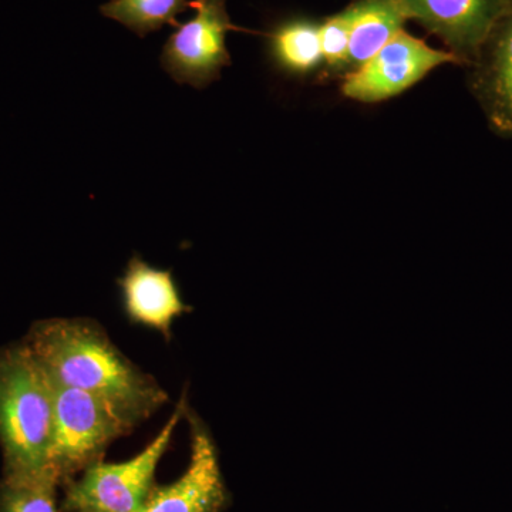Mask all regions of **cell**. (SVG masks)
Instances as JSON below:
<instances>
[{
    "instance_id": "cell-1",
    "label": "cell",
    "mask_w": 512,
    "mask_h": 512,
    "mask_svg": "<svg viewBox=\"0 0 512 512\" xmlns=\"http://www.w3.org/2000/svg\"><path fill=\"white\" fill-rule=\"evenodd\" d=\"M23 342L52 382L107 400L136 423L167 403L160 384L134 366L90 320H40Z\"/></svg>"
},
{
    "instance_id": "cell-2",
    "label": "cell",
    "mask_w": 512,
    "mask_h": 512,
    "mask_svg": "<svg viewBox=\"0 0 512 512\" xmlns=\"http://www.w3.org/2000/svg\"><path fill=\"white\" fill-rule=\"evenodd\" d=\"M52 437L53 394L46 373L25 342L0 349V448L5 476H57L50 464Z\"/></svg>"
},
{
    "instance_id": "cell-3",
    "label": "cell",
    "mask_w": 512,
    "mask_h": 512,
    "mask_svg": "<svg viewBox=\"0 0 512 512\" xmlns=\"http://www.w3.org/2000/svg\"><path fill=\"white\" fill-rule=\"evenodd\" d=\"M49 382L53 394L50 464L63 480L97 461L111 441L127 434L137 423L107 400Z\"/></svg>"
},
{
    "instance_id": "cell-4",
    "label": "cell",
    "mask_w": 512,
    "mask_h": 512,
    "mask_svg": "<svg viewBox=\"0 0 512 512\" xmlns=\"http://www.w3.org/2000/svg\"><path fill=\"white\" fill-rule=\"evenodd\" d=\"M185 402L175 409L156 439L141 453L123 463L89 464L79 481L67 488L63 510L70 512H140L154 488V474L164 456Z\"/></svg>"
},
{
    "instance_id": "cell-5",
    "label": "cell",
    "mask_w": 512,
    "mask_h": 512,
    "mask_svg": "<svg viewBox=\"0 0 512 512\" xmlns=\"http://www.w3.org/2000/svg\"><path fill=\"white\" fill-rule=\"evenodd\" d=\"M194 18L178 25L161 52V67L178 84L202 90L220 80L231 64L227 35L238 32L229 18L227 0H192Z\"/></svg>"
},
{
    "instance_id": "cell-6",
    "label": "cell",
    "mask_w": 512,
    "mask_h": 512,
    "mask_svg": "<svg viewBox=\"0 0 512 512\" xmlns=\"http://www.w3.org/2000/svg\"><path fill=\"white\" fill-rule=\"evenodd\" d=\"M447 63L461 64L448 50L433 49L402 30L372 59L346 74L342 92L362 103H379L403 93Z\"/></svg>"
},
{
    "instance_id": "cell-7",
    "label": "cell",
    "mask_w": 512,
    "mask_h": 512,
    "mask_svg": "<svg viewBox=\"0 0 512 512\" xmlns=\"http://www.w3.org/2000/svg\"><path fill=\"white\" fill-rule=\"evenodd\" d=\"M402 5L407 20L440 37L448 52L468 66L512 0H402Z\"/></svg>"
},
{
    "instance_id": "cell-8",
    "label": "cell",
    "mask_w": 512,
    "mask_h": 512,
    "mask_svg": "<svg viewBox=\"0 0 512 512\" xmlns=\"http://www.w3.org/2000/svg\"><path fill=\"white\" fill-rule=\"evenodd\" d=\"M191 433L187 470L173 484L154 487L140 512H220L227 505L217 447L198 421Z\"/></svg>"
},
{
    "instance_id": "cell-9",
    "label": "cell",
    "mask_w": 512,
    "mask_h": 512,
    "mask_svg": "<svg viewBox=\"0 0 512 512\" xmlns=\"http://www.w3.org/2000/svg\"><path fill=\"white\" fill-rule=\"evenodd\" d=\"M468 67L474 93L488 124L512 137V5Z\"/></svg>"
},
{
    "instance_id": "cell-10",
    "label": "cell",
    "mask_w": 512,
    "mask_h": 512,
    "mask_svg": "<svg viewBox=\"0 0 512 512\" xmlns=\"http://www.w3.org/2000/svg\"><path fill=\"white\" fill-rule=\"evenodd\" d=\"M128 318L168 335L174 320L188 311L170 269L154 268L134 255L119 279Z\"/></svg>"
},
{
    "instance_id": "cell-11",
    "label": "cell",
    "mask_w": 512,
    "mask_h": 512,
    "mask_svg": "<svg viewBox=\"0 0 512 512\" xmlns=\"http://www.w3.org/2000/svg\"><path fill=\"white\" fill-rule=\"evenodd\" d=\"M352 5L355 16L350 35V72L359 69L402 32L407 20L402 0H356Z\"/></svg>"
},
{
    "instance_id": "cell-12",
    "label": "cell",
    "mask_w": 512,
    "mask_h": 512,
    "mask_svg": "<svg viewBox=\"0 0 512 512\" xmlns=\"http://www.w3.org/2000/svg\"><path fill=\"white\" fill-rule=\"evenodd\" d=\"M268 56L276 70L305 77L323 64L320 23L293 18L278 23L268 33Z\"/></svg>"
},
{
    "instance_id": "cell-13",
    "label": "cell",
    "mask_w": 512,
    "mask_h": 512,
    "mask_svg": "<svg viewBox=\"0 0 512 512\" xmlns=\"http://www.w3.org/2000/svg\"><path fill=\"white\" fill-rule=\"evenodd\" d=\"M188 8V0H110L101 6L100 12L137 36L146 37L165 25L177 28V16Z\"/></svg>"
},
{
    "instance_id": "cell-14",
    "label": "cell",
    "mask_w": 512,
    "mask_h": 512,
    "mask_svg": "<svg viewBox=\"0 0 512 512\" xmlns=\"http://www.w3.org/2000/svg\"><path fill=\"white\" fill-rule=\"evenodd\" d=\"M55 474L39 477H3L0 483V512H59Z\"/></svg>"
},
{
    "instance_id": "cell-15",
    "label": "cell",
    "mask_w": 512,
    "mask_h": 512,
    "mask_svg": "<svg viewBox=\"0 0 512 512\" xmlns=\"http://www.w3.org/2000/svg\"><path fill=\"white\" fill-rule=\"evenodd\" d=\"M353 5L320 23L323 66L328 76L350 72L349 49L352 35Z\"/></svg>"
}]
</instances>
